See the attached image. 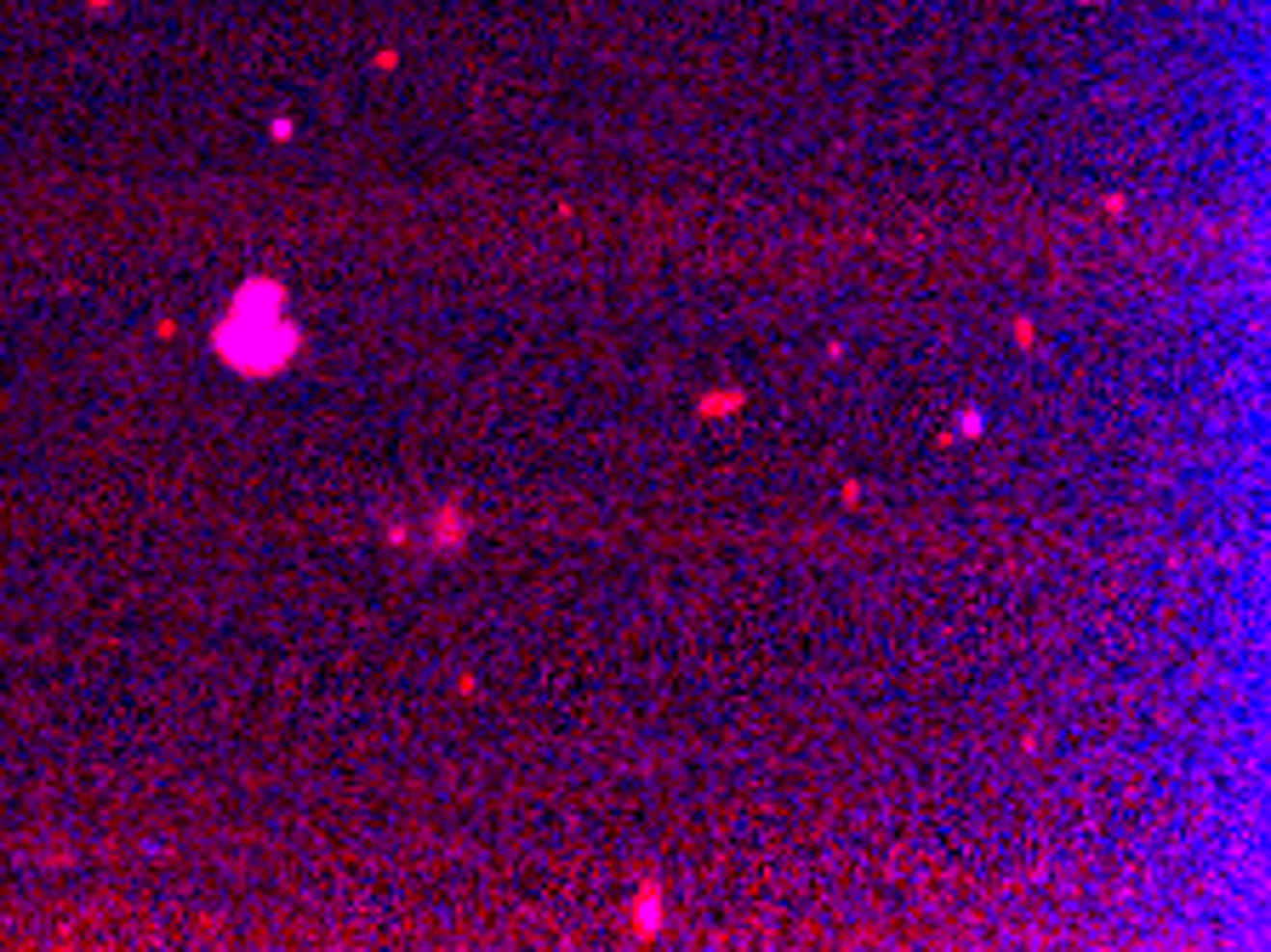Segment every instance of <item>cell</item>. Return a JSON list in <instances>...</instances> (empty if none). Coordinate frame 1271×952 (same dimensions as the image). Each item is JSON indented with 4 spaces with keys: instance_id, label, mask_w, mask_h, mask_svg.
Segmentation results:
<instances>
[{
    "instance_id": "1",
    "label": "cell",
    "mask_w": 1271,
    "mask_h": 952,
    "mask_svg": "<svg viewBox=\"0 0 1271 952\" xmlns=\"http://www.w3.org/2000/svg\"><path fill=\"white\" fill-rule=\"evenodd\" d=\"M297 342L303 337L285 319V286H274V280H246L234 291V309L217 325V354L246 377H268V371L291 366Z\"/></svg>"
},
{
    "instance_id": "2",
    "label": "cell",
    "mask_w": 1271,
    "mask_h": 952,
    "mask_svg": "<svg viewBox=\"0 0 1271 952\" xmlns=\"http://www.w3.org/2000/svg\"><path fill=\"white\" fill-rule=\"evenodd\" d=\"M634 930H638V936H656V930H662V889H656V884L638 889V901H634Z\"/></svg>"
},
{
    "instance_id": "3",
    "label": "cell",
    "mask_w": 1271,
    "mask_h": 952,
    "mask_svg": "<svg viewBox=\"0 0 1271 952\" xmlns=\"http://www.w3.org/2000/svg\"><path fill=\"white\" fill-rule=\"evenodd\" d=\"M468 536V519H462V508H440L434 513V548H456Z\"/></svg>"
},
{
    "instance_id": "4",
    "label": "cell",
    "mask_w": 1271,
    "mask_h": 952,
    "mask_svg": "<svg viewBox=\"0 0 1271 952\" xmlns=\"http://www.w3.org/2000/svg\"><path fill=\"white\" fill-rule=\"evenodd\" d=\"M724 411H742V394H736V388H713L696 405V417H724Z\"/></svg>"
},
{
    "instance_id": "5",
    "label": "cell",
    "mask_w": 1271,
    "mask_h": 952,
    "mask_svg": "<svg viewBox=\"0 0 1271 952\" xmlns=\"http://www.w3.org/2000/svg\"><path fill=\"white\" fill-rule=\"evenodd\" d=\"M981 428H987V417H981V411H963V417H958V434H981Z\"/></svg>"
},
{
    "instance_id": "6",
    "label": "cell",
    "mask_w": 1271,
    "mask_h": 952,
    "mask_svg": "<svg viewBox=\"0 0 1271 952\" xmlns=\"http://www.w3.org/2000/svg\"><path fill=\"white\" fill-rule=\"evenodd\" d=\"M1032 337H1038V331H1032V319H1015V342H1020V348H1032Z\"/></svg>"
}]
</instances>
